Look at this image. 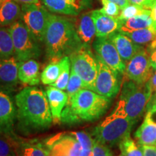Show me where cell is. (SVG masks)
I'll use <instances>...</instances> for the list:
<instances>
[{
  "label": "cell",
  "instance_id": "5b68a950",
  "mask_svg": "<svg viewBox=\"0 0 156 156\" xmlns=\"http://www.w3.org/2000/svg\"><path fill=\"white\" fill-rule=\"evenodd\" d=\"M152 95L153 91L149 82L139 84L124 79L119 101L129 118L136 122L145 111Z\"/></svg>",
  "mask_w": 156,
  "mask_h": 156
},
{
  "label": "cell",
  "instance_id": "f35d334b",
  "mask_svg": "<svg viewBox=\"0 0 156 156\" xmlns=\"http://www.w3.org/2000/svg\"><path fill=\"white\" fill-rule=\"evenodd\" d=\"M109 1L116 4V5L120 7L121 9L124 8V7H126V6L130 4L129 0H109Z\"/></svg>",
  "mask_w": 156,
  "mask_h": 156
},
{
  "label": "cell",
  "instance_id": "e0dca14e",
  "mask_svg": "<svg viewBox=\"0 0 156 156\" xmlns=\"http://www.w3.org/2000/svg\"><path fill=\"white\" fill-rule=\"evenodd\" d=\"M108 38L114 44L121 58L125 63H127L142 47L119 31L112 35Z\"/></svg>",
  "mask_w": 156,
  "mask_h": 156
},
{
  "label": "cell",
  "instance_id": "cb8c5ba5",
  "mask_svg": "<svg viewBox=\"0 0 156 156\" xmlns=\"http://www.w3.org/2000/svg\"><path fill=\"white\" fill-rule=\"evenodd\" d=\"M20 142L14 132H0V156H19Z\"/></svg>",
  "mask_w": 156,
  "mask_h": 156
},
{
  "label": "cell",
  "instance_id": "603a6c76",
  "mask_svg": "<svg viewBox=\"0 0 156 156\" xmlns=\"http://www.w3.org/2000/svg\"><path fill=\"white\" fill-rule=\"evenodd\" d=\"M50 150L45 140H23L20 139L19 156H48Z\"/></svg>",
  "mask_w": 156,
  "mask_h": 156
},
{
  "label": "cell",
  "instance_id": "484cf974",
  "mask_svg": "<svg viewBox=\"0 0 156 156\" xmlns=\"http://www.w3.org/2000/svg\"><path fill=\"white\" fill-rule=\"evenodd\" d=\"M61 71V59L52 60L43 70L41 75V80L44 85H52L57 80Z\"/></svg>",
  "mask_w": 156,
  "mask_h": 156
},
{
  "label": "cell",
  "instance_id": "f546056e",
  "mask_svg": "<svg viewBox=\"0 0 156 156\" xmlns=\"http://www.w3.org/2000/svg\"><path fill=\"white\" fill-rule=\"evenodd\" d=\"M122 155L125 156H143L141 147L130 136L125 138L119 144Z\"/></svg>",
  "mask_w": 156,
  "mask_h": 156
},
{
  "label": "cell",
  "instance_id": "e575fe53",
  "mask_svg": "<svg viewBox=\"0 0 156 156\" xmlns=\"http://www.w3.org/2000/svg\"><path fill=\"white\" fill-rule=\"evenodd\" d=\"M90 156H112L108 147L93 139V146Z\"/></svg>",
  "mask_w": 156,
  "mask_h": 156
},
{
  "label": "cell",
  "instance_id": "7a4b0ae2",
  "mask_svg": "<svg viewBox=\"0 0 156 156\" xmlns=\"http://www.w3.org/2000/svg\"><path fill=\"white\" fill-rule=\"evenodd\" d=\"M44 43L46 56L51 61L69 56L83 45L73 19L51 13Z\"/></svg>",
  "mask_w": 156,
  "mask_h": 156
},
{
  "label": "cell",
  "instance_id": "44dd1931",
  "mask_svg": "<svg viewBox=\"0 0 156 156\" xmlns=\"http://www.w3.org/2000/svg\"><path fill=\"white\" fill-rule=\"evenodd\" d=\"M21 5L15 0H5L0 7V27L10 26L21 19Z\"/></svg>",
  "mask_w": 156,
  "mask_h": 156
},
{
  "label": "cell",
  "instance_id": "9c48e42d",
  "mask_svg": "<svg viewBox=\"0 0 156 156\" xmlns=\"http://www.w3.org/2000/svg\"><path fill=\"white\" fill-rule=\"evenodd\" d=\"M95 56L98 62V75L93 91L103 96L112 98L120 90L119 73L111 69L98 56Z\"/></svg>",
  "mask_w": 156,
  "mask_h": 156
},
{
  "label": "cell",
  "instance_id": "74e56055",
  "mask_svg": "<svg viewBox=\"0 0 156 156\" xmlns=\"http://www.w3.org/2000/svg\"><path fill=\"white\" fill-rule=\"evenodd\" d=\"M151 16L152 17V20H153V25H152L151 27L154 30L156 31V2L154 4L153 8L151 9Z\"/></svg>",
  "mask_w": 156,
  "mask_h": 156
},
{
  "label": "cell",
  "instance_id": "836d02e7",
  "mask_svg": "<svg viewBox=\"0 0 156 156\" xmlns=\"http://www.w3.org/2000/svg\"><path fill=\"white\" fill-rule=\"evenodd\" d=\"M102 4L103 7L99 9L103 14L108 16L118 17L120 14L121 8L116 4H115L109 0H100Z\"/></svg>",
  "mask_w": 156,
  "mask_h": 156
},
{
  "label": "cell",
  "instance_id": "ee69618b",
  "mask_svg": "<svg viewBox=\"0 0 156 156\" xmlns=\"http://www.w3.org/2000/svg\"><path fill=\"white\" fill-rule=\"evenodd\" d=\"M0 1H1V0H0Z\"/></svg>",
  "mask_w": 156,
  "mask_h": 156
},
{
  "label": "cell",
  "instance_id": "60d3db41",
  "mask_svg": "<svg viewBox=\"0 0 156 156\" xmlns=\"http://www.w3.org/2000/svg\"><path fill=\"white\" fill-rule=\"evenodd\" d=\"M20 5H29V4H38L40 3L41 0H15Z\"/></svg>",
  "mask_w": 156,
  "mask_h": 156
},
{
  "label": "cell",
  "instance_id": "b9f144b4",
  "mask_svg": "<svg viewBox=\"0 0 156 156\" xmlns=\"http://www.w3.org/2000/svg\"><path fill=\"white\" fill-rule=\"evenodd\" d=\"M5 1V0H1V1H0V7H1V5H2V4L3 3V2Z\"/></svg>",
  "mask_w": 156,
  "mask_h": 156
},
{
  "label": "cell",
  "instance_id": "4316f807",
  "mask_svg": "<svg viewBox=\"0 0 156 156\" xmlns=\"http://www.w3.org/2000/svg\"><path fill=\"white\" fill-rule=\"evenodd\" d=\"M12 56H15V51L9 28L0 27V58Z\"/></svg>",
  "mask_w": 156,
  "mask_h": 156
},
{
  "label": "cell",
  "instance_id": "3957f363",
  "mask_svg": "<svg viewBox=\"0 0 156 156\" xmlns=\"http://www.w3.org/2000/svg\"><path fill=\"white\" fill-rule=\"evenodd\" d=\"M110 104L111 98L91 90L81 89L68 99L62 113L61 122L74 124L95 121L106 113Z\"/></svg>",
  "mask_w": 156,
  "mask_h": 156
},
{
  "label": "cell",
  "instance_id": "7c38bea8",
  "mask_svg": "<svg viewBox=\"0 0 156 156\" xmlns=\"http://www.w3.org/2000/svg\"><path fill=\"white\" fill-rule=\"evenodd\" d=\"M50 150L48 156H79L82 147L73 134H56L45 140Z\"/></svg>",
  "mask_w": 156,
  "mask_h": 156
},
{
  "label": "cell",
  "instance_id": "2e32d148",
  "mask_svg": "<svg viewBox=\"0 0 156 156\" xmlns=\"http://www.w3.org/2000/svg\"><path fill=\"white\" fill-rule=\"evenodd\" d=\"M90 13L96 29L97 38H108L119 31L122 22L118 17L103 14L99 9L91 11Z\"/></svg>",
  "mask_w": 156,
  "mask_h": 156
},
{
  "label": "cell",
  "instance_id": "ac0fdd59",
  "mask_svg": "<svg viewBox=\"0 0 156 156\" xmlns=\"http://www.w3.org/2000/svg\"><path fill=\"white\" fill-rule=\"evenodd\" d=\"M46 93L51 112L53 122L58 124L61 122L62 113L67 103L68 95L62 90L53 86L48 87Z\"/></svg>",
  "mask_w": 156,
  "mask_h": 156
},
{
  "label": "cell",
  "instance_id": "7402d4cb",
  "mask_svg": "<svg viewBox=\"0 0 156 156\" xmlns=\"http://www.w3.org/2000/svg\"><path fill=\"white\" fill-rule=\"evenodd\" d=\"M136 142L140 146L156 145V123L147 116L134 133Z\"/></svg>",
  "mask_w": 156,
  "mask_h": 156
},
{
  "label": "cell",
  "instance_id": "8d00e7d4",
  "mask_svg": "<svg viewBox=\"0 0 156 156\" xmlns=\"http://www.w3.org/2000/svg\"><path fill=\"white\" fill-rule=\"evenodd\" d=\"M140 147L143 153V156H156V146L142 145Z\"/></svg>",
  "mask_w": 156,
  "mask_h": 156
},
{
  "label": "cell",
  "instance_id": "ffe728a7",
  "mask_svg": "<svg viewBox=\"0 0 156 156\" xmlns=\"http://www.w3.org/2000/svg\"><path fill=\"white\" fill-rule=\"evenodd\" d=\"M75 25L82 43L87 46H90L96 36V29L90 12L83 13L78 18L75 19Z\"/></svg>",
  "mask_w": 156,
  "mask_h": 156
},
{
  "label": "cell",
  "instance_id": "ba28073f",
  "mask_svg": "<svg viewBox=\"0 0 156 156\" xmlns=\"http://www.w3.org/2000/svg\"><path fill=\"white\" fill-rule=\"evenodd\" d=\"M21 19L36 40L44 43L50 12L41 2L38 4L21 5Z\"/></svg>",
  "mask_w": 156,
  "mask_h": 156
},
{
  "label": "cell",
  "instance_id": "52a82bcc",
  "mask_svg": "<svg viewBox=\"0 0 156 156\" xmlns=\"http://www.w3.org/2000/svg\"><path fill=\"white\" fill-rule=\"evenodd\" d=\"M72 70L83 80L85 88L93 90L98 75V62L90 46L83 44L69 56Z\"/></svg>",
  "mask_w": 156,
  "mask_h": 156
},
{
  "label": "cell",
  "instance_id": "277c9868",
  "mask_svg": "<svg viewBox=\"0 0 156 156\" xmlns=\"http://www.w3.org/2000/svg\"><path fill=\"white\" fill-rule=\"evenodd\" d=\"M135 122L127 116L119 101L114 112L93 129V136L95 140L107 146L119 144L123 140L130 136Z\"/></svg>",
  "mask_w": 156,
  "mask_h": 156
},
{
  "label": "cell",
  "instance_id": "30bf717a",
  "mask_svg": "<svg viewBox=\"0 0 156 156\" xmlns=\"http://www.w3.org/2000/svg\"><path fill=\"white\" fill-rule=\"evenodd\" d=\"M150 57L146 48L142 46L135 55L126 63L124 79L130 80L136 83H145L150 80L154 73Z\"/></svg>",
  "mask_w": 156,
  "mask_h": 156
},
{
  "label": "cell",
  "instance_id": "8fae6325",
  "mask_svg": "<svg viewBox=\"0 0 156 156\" xmlns=\"http://www.w3.org/2000/svg\"><path fill=\"white\" fill-rule=\"evenodd\" d=\"M95 55L111 69L119 74H124L125 62L122 60L116 48L108 38H96L93 43Z\"/></svg>",
  "mask_w": 156,
  "mask_h": 156
},
{
  "label": "cell",
  "instance_id": "d6986e66",
  "mask_svg": "<svg viewBox=\"0 0 156 156\" xmlns=\"http://www.w3.org/2000/svg\"><path fill=\"white\" fill-rule=\"evenodd\" d=\"M18 78L21 83L34 86L40 83V64L35 59L19 62Z\"/></svg>",
  "mask_w": 156,
  "mask_h": 156
},
{
  "label": "cell",
  "instance_id": "d6a6232c",
  "mask_svg": "<svg viewBox=\"0 0 156 156\" xmlns=\"http://www.w3.org/2000/svg\"><path fill=\"white\" fill-rule=\"evenodd\" d=\"M77 139L80 145L82 150L85 151H92L93 146V139L90 135L85 132H70Z\"/></svg>",
  "mask_w": 156,
  "mask_h": 156
},
{
  "label": "cell",
  "instance_id": "6da1fadb",
  "mask_svg": "<svg viewBox=\"0 0 156 156\" xmlns=\"http://www.w3.org/2000/svg\"><path fill=\"white\" fill-rule=\"evenodd\" d=\"M17 118L25 132L41 131L53 123L47 95L36 87H26L15 95Z\"/></svg>",
  "mask_w": 156,
  "mask_h": 156
},
{
  "label": "cell",
  "instance_id": "1f68e13d",
  "mask_svg": "<svg viewBox=\"0 0 156 156\" xmlns=\"http://www.w3.org/2000/svg\"><path fill=\"white\" fill-rule=\"evenodd\" d=\"M83 88H85V86H84L83 80L77 73H75L73 70L71 69L69 83H68L67 87L68 99L71 98L75 93Z\"/></svg>",
  "mask_w": 156,
  "mask_h": 156
},
{
  "label": "cell",
  "instance_id": "9a60e30c",
  "mask_svg": "<svg viewBox=\"0 0 156 156\" xmlns=\"http://www.w3.org/2000/svg\"><path fill=\"white\" fill-rule=\"evenodd\" d=\"M17 108L8 93L0 90V132H13Z\"/></svg>",
  "mask_w": 156,
  "mask_h": 156
},
{
  "label": "cell",
  "instance_id": "ab89813d",
  "mask_svg": "<svg viewBox=\"0 0 156 156\" xmlns=\"http://www.w3.org/2000/svg\"><path fill=\"white\" fill-rule=\"evenodd\" d=\"M151 85V87L152 89V91L153 93H156V72L153 73V76H152L150 80L148 81Z\"/></svg>",
  "mask_w": 156,
  "mask_h": 156
},
{
  "label": "cell",
  "instance_id": "7bdbcfd3",
  "mask_svg": "<svg viewBox=\"0 0 156 156\" xmlns=\"http://www.w3.org/2000/svg\"><path fill=\"white\" fill-rule=\"evenodd\" d=\"M119 156H125V155H119Z\"/></svg>",
  "mask_w": 156,
  "mask_h": 156
},
{
  "label": "cell",
  "instance_id": "f1b7e54d",
  "mask_svg": "<svg viewBox=\"0 0 156 156\" xmlns=\"http://www.w3.org/2000/svg\"><path fill=\"white\" fill-rule=\"evenodd\" d=\"M62 63V71L60 75L55 83H54L51 86H53L56 88L62 90L67 89L68 83L70 77V67H71V62H70L69 56H64L61 58Z\"/></svg>",
  "mask_w": 156,
  "mask_h": 156
},
{
  "label": "cell",
  "instance_id": "5bb4252c",
  "mask_svg": "<svg viewBox=\"0 0 156 156\" xmlns=\"http://www.w3.org/2000/svg\"><path fill=\"white\" fill-rule=\"evenodd\" d=\"M19 61L15 56L0 58V90L9 93L18 85Z\"/></svg>",
  "mask_w": 156,
  "mask_h": 156
},
{
  "label": "cell",
  "instance_id": "83f0119b",
  "mask_svg": "<svg viewBox=\"0 0 156 156\" xmlns=\"http://www.w3.org/2000/svg\"><path fill=\"white\" fill-rule=\"evenodd\" d=\"M122 34H125L138 45L150 44L156 39V31L152 27L133 31H125L122 32Z\"/></svg>",
  "mask_w": 156,
  "mask_h": 156
},
{
  "label": "cell",
  "instance_id": "8992f818",
  "mask_svg": "<svg viewBox=\"0 0 156 156\" xmlns=\"http://www.w3.org/2000/svg\"><path fill=\"white\" fill-rule=\"evenodd\" d=\"M15 56L19 62L35 59L41 54V48L36 38L33 36L23 20H19L9 27Z\"/></svg>",
  "mask_w": 156,
  "mask_h": 156
},
{
  "label": "cell",
  "instance_id": "d4e9b609",
  "mask_svg": "<svg viewBox=\"0 0 156 156\" xmlns=\"http://www.w3.org/2000/svg\"><path fill=\"white\" fill-rule=\"evenodd\" d=\"M151 13L136 15L124 21L119 32L122 33L125 31H133L151 28L153 25V20L151 16Z\"/></svg>",
  "mask_w": 156,
  "mask_h": 156
},
{
  "label": "cell",
  "instance_id": "4fadbf2b",
  "mask_svg": "<svg viewBox=\"0 0 156 156\" xmlns=\"http://www.w3.org/2000/svg\"><path fill=\"white\" fill-rule=\"evenodd\" d=\"M51 12L58 15L78 16L82 12L91 8L92 0H41Z\"/></svg>",
  "mask_w": 156,
  "mask_h": 156
},
{
  "label": "cell",
  "instance_id": "f6af8a7d",
  "mask_svg": "<svg viewBox=\"0 0 156 156\" xmlns=\"http://www.w3.org/2000/svg\"><path fill=\"white\" fill-rule=\"evenodd\" d=\"M155 146H156V145H155Z\"/></svg>",
  "mask_w": 156,
  "mask_h": 156
},
{
  "label": "cell",
  "instance_id": "d590c367",
  "mask_svg": "<svg viewBox=\"0 0 156 156\" xmlns=\"http://www.w3.org/2000/svg\"><path fill=\"white\" fill-rule=\"evenodd\" d=\"M129 2L132 5L141 6L144 8L151 10L154 4L155 3L156 0H129Z\"/></svg>",
  "mask_w": 156,
  "mask_h": 156
},
{
  "label": "cell",
  "instance_id": "4dcf8cb0",
  "mask_svg": "<svg viewBox=\"0 0 156 156\" xmlns=\"http://www.w3.org/2000/svg\"><path fill=\"white\" fill-rule=\"evenodd\" d=\"M151 12V9H147L139 5L129 4L124 8L122 9V10L120 12V14L118 16V18L123 23L124 21L126 20L132 18V17L136 16V15Z\"/></svg>",
  "mask_w": 156,
  "mask_h": 156
}]
</instances>
